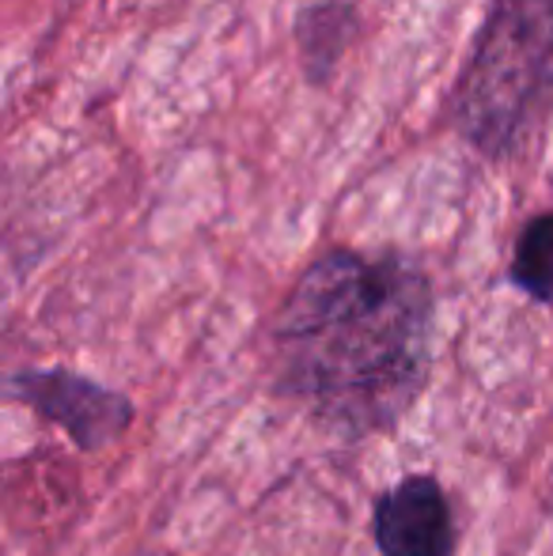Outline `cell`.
Instances as JSON below:
<instances>
[{
	"label": "cell",
	"instance_id": "obj_1",
	"mask_svg": "<svg viewBox=\"0 0 553 556\" xmlns=\"http://www.w3.org/2000/svg\"><path fill=\"white\" fill-rule=\"evenodd\" d=\"M432 292L402 257L323 254L280 307V387L330 425L376 432L417 397L428 367Z\"/></svg>",
	"mask_w": 553,
	"mask_h": 556
},
{
	"label": "cell",
	"instance_id": "obj_2",
	"mask_svg": "<svg viewBox=\"0 0 553 556\" xmlns=\"http://www.w3.org/2000/svg\"><path fill=\"white\" fill-rule=\"evenodd\" d=\"M553 106V0H489L455 80V129L489 160H512Z\"/></svg>",
	"mask_w": 553,
	"mask_h": 556
},
{
	"label": "cell",
	"instance_id": "obj_3",
	"mask_svg": "<svg viewBox=\"0 0 553 556\" xmlns=\"http://www.w3.org/2000/svg\"><path fill=\"white\" fill-rule=\"evenodd\" d=\"M12 390L46 420H58L84 451L118 440L134 420L126 397L68 371H23L12 379Z\"/></svg>",
	"mask_w": 553,
	"mask_h": 556
},
{
	"label": "cell",
	"instance_id": "obj_4",
	"mask_svg": "<svg viewBox=\"0 0 553 556\" xmlns=\"http://www.w3.org/2000/svg\"><path fill=\"white\" fill-rule=\"evenodd\" d=\"M376 542L387 556H451L455 530L443 489L432 477H410L384 496L376 511Z\"/></svg>",
	"mask_w": 553,
	"mask_h": 556
},
{
	"label": "cell",
	"instance_id": "obj_5",
	"mask_svg": "<svg viewBox=\"0 0 553 556\" xmlns=\"http://www.w3.org/2000/svg\"><path fill=\"white\" fill-rule=\"evenodd\" d=\"M361 35V15L349 0H318L296 15V46L300 68L315 88H323L338 73L345 50Z\"/></svg>",
	"mask_w": 553,
	"mask_h": 556
},
{
	"label": "cell",
	"instance_id": "obj_6",
	"mask_svg": "<svg viewBox=\"0 0 553 556\" xmlns=\"http://www.w3.org/2000/svg\"><path fill=\"white\" fill-rule=\"evenodd\" d=\"M512 280L531 300L553 307V213L535 216L519 231L516 254H512Z\"/></svg>",
	"mask_w": 553,
	"mask_h": 556
}]
</instances>
